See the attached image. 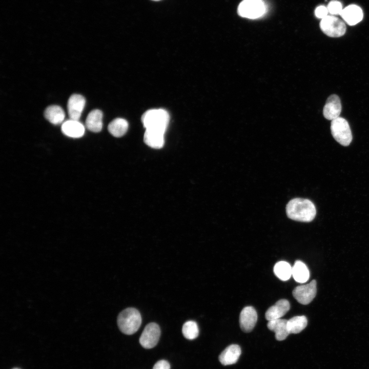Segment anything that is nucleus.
<instances>
[{"instance_id": "obj_19", "label": "nucleus", "mask_w": 369, "mask_h": 369, "mask_svg": "<svg viewBox=\"0 0 369 369\" xmlns=\"http://www.w3.org/2000/svg\"><path fill=\"white\" fill-rule=\"evenodd\" d=\"M44 116L49 122L56 125L63 122L65 117V113L60 106L51 105L46 109Z\"/></svg>"}, {"instance_id": "obj_27", "label": "nucleus", "mask_w": 369, "mask_h": 369, "mask_svg": "<svg viewBox=\"0 0 369 369\" xmlns=\"http://www.w3.org/2000/svg\"><path fill=\"white\" fill-rule=\"evenodd\" d=\"M153 369H170V365L167 361L161 360L154 364Z\"/></svg>"}, {"instance_id": "obj_9", "label": "nucleus", "mask_w": 369, "mask_h": 369, "mask_svg": "<svg viewBox=\"0 0 369 369\" xmlns=\"http://www.w3.org/2000/svg\"><path fill=\"white\" fill-rule=\"evenodd\" d=\"M86 104L85 97L77 94H72L67 104L68 113L70 119L78 120Z\"/></svg>"}, {"instance_id": "obj_1", "label": "nucleus", "mask_w": 369, "mask_h": 369, "mask_svg": "<svg viewBox=\"0 0 369 369\" xmlns=\"http://www.w3.org/2000/svg\"><path fill=\"white\" fill-rule=\"evenodd\" d=\"M286 212L288 217L292 220L310 222L315 218L316 210L314 204L311 200L296 198L288 202Z\"/></svg>"}, {"instance_id": "obj_24", "label": "nucleus", "mask_w": 369, "mask_h": 369, "mask_svg": "<svg viewBox=\"0 0 369 369\" xmlns=\"http://www.w3.org/2000/svg\"><path fill=\"white\" fill-rule=\"evenodd\" d=\"M183 336L189 340H193L197 337L199 329L197 323L192 320L186 322L182 328Z\"/></svg>"}, {"instance_id": "obj_2", "label": "nucleus", "mask_w": 369, "mask_h": 369, "mask_svg": "<svg viewBox=\"0 0 369 369\" xmlns=\"http://www.w3.org/2000/svg\"><path fill=\"white\" fill-rule=\"evenodd\" d=\"M170 120L168 112L163 109L147 110L141 116V121L146 129L158 130L165 133Z\"/></svg>"}, {"instance_id": "obj_16", "label": "nucleus", "mask_w": 369, "mask_h": 369, "mask_svg": "<svg viewBox=\"0 0 369 369\" xmlns=\"http://www.w3.org/2000/svg\"><path fill=\"white\" fill-rule=\"evenodd\" d=\"M165 133L155 130L146 129L144 140L148 146L154 149H160L164 145Z\"/></svg>"}, {"instance_id": "obj_5", "label": "nucleus", "mask_w": 369, "mask_h": 369, "mask_svg": "<svg viewBox=\"0 0 369 369\" xmlns=\"http://www.w3.org/2000/svg\"><path fill=\"white\" fill-rule=\"evenodd\" d=\"M266 11V6L262 0H243L237 9L239 16L249 19L261 17Z\"/></svg>"}, {"instance_id": "obj_7", "label": "nucleus", "mask_w": 369, "mask_h": 369, "mask_svg": "<svg viewBox=\"0 0 369 369\" xmlns=\"http://www.w3.org/2000/svg\"><path fill=\"white\" fill-rule=\"evenodd\" d=\"M160 335L159 325L154 322L148 324L139 338V343L145 348H152L158 343Z\"/></svg>"}, {"instance_id": "obj_21", "label": "nucleus", "mask_w": 369, "mask_h": 369, "mask_svg": "<svg viewBox=\"0 0 369 369\" xmlns=\"http://www.w3.org/2000/svg\"><path fill=\"white\" fill-rule=\"evenodd\" d=\"M128 126V122L126 119L117 118L109 124L108 131L113 136L120 137L126 133Z\"/></svg>"}, {"instance_id": "obj_10", "label": "nucleus", "mask_w": 369, "mask_h": 369, "mask_svg": "<svg viewBox=\"0 0 369 369\" xmlns=\"http://www.w3.org/2000/svg\"><path fill=\"white\" fill-rule=\"evenodd\" d=\"M257 320V312L253 307L246 306L241 311L239 315L240 326L244 332H251L255 326Z\"/></svg>"}, {"instance_id": "obj_11", "label": "nucleus", "mask_w": 369, "mask_h": 369, "mask_svg": "<svg viewBox=\"0 0 369 369\" xmlns=\"http://www.w3.org/2000/svg\"><path fill=\"white\" fill-rule=\"evenodd\" d=\"M341 111V104L339 97L335 94L330 95L324 106V117L329 120H333L338 117Z\"/></svg>"}, {"instance_id": "obj_15", "label": "nucleus", "mask_w": 369, "mask_h": 369, "mask_svg": "<svg viewBox=\"0 0 369 369\" xmlns=\"http://www.w3.org/2000/svg\"><path fill=\"white\" fill-rule=\"evenodd\" d=\"M241 354V349L237 344H232L226 347L220 354L219 360L224 365L235 363Z\"/></svg>"}, {"instance_id": "obj_14", "label": "nucleus", "mask_w": 369, "mask_h": 369, "mask_svg": "<svg viewBox=\"0 0 369 369\" xmlns=\"http://www.w3.org/2000/svg\"><path fill=\"white\" fill-rule=\"evenodd\" d=\"M290 305L288 300L280 299L268 309L265 314V317L268 321L280 319L290 310Z\"/></svg>"}, {"instance_id": "obj_25", "label": "nucleus", "mask_w": 369, "mask_h": 369, "mask_svg": "<svg viewBox=\"0 0 369 369\" xmlns=\"http://www.w3.org/2000/svg\"><path fill=\"white\" fill-rule=\"evenodd\" d=\"M327 8L329 13L332 15H340L343 10L341 3L336 0L331 1L329 3Z\"/></svg>"}, {"instance_id": "obj_4", "label": "nucleus", "mask_w": 369, "mask_h": 369, "mask_svg": "<svg viewBox=\"0 0 369 369\" xmlns=\"http://www.w3.org/2000/svg\"><path fill=\"white\" fill-rule=\"evenodd\" d=\"M331 130L334 138L343 146H348L352 140V134L347 120L338 117L331 121Z\"/></svg>"}, {"instance_id": "obj_17", "label": "nucleus", "mask_w": 369, "mask_h": 369, "mask_svg": "<svg viewBox=\"0 0 369 369\" xmlns=\"http://www.w3.org/2000/svg\"><path fill=\"white\" fill-rule=\"evenodd\" d=\"M287 321L286 319L280 318L269 321L268 327L271 331L274 332L275 338L277 340H283L290 334L287 327Z\"/></svg>"}, {"instance_id": "obj_6", "label": "nucleus", "mask_w": 369, "mask_h": 369, "mask_svg": "<svg viewBox=\"0 0 369 369\" xmlns=\"http://www.w3.org/2000/svg\"><path fill=\"white\" fill-rule=\"evenodd\" d=\"M322 31L326 35L332 37H338L343 35L346 31L344 22L333 15H327L322 19L320 23Z\"/></svg>"}, {"instance_id": "obj_8", "label": "nucleus", "mask_w": 369, "mask_h": 369, "mask_svg": "<svg viewBox=\"0 0 369 369\" xmlns=\"http://www.w3.org/2000/svg\"><path fill=\"white\" fill-rule=\"evenodd\" d=\"M316 291V281L313 280L308 284L296 287L292 294L298 302L306 305L310 303L315 298Z\"/></svg>"}, {"instance_id": "obj_13", "label": "nucleus", "mask_w": 369, "mask_h": 369, "mask_svg": "<svg viewBox=\"0 0 369 369\" xmlns=\"http://www.w3.org/2000/svg\"><path fill=\"white\" fill-rule=\"evenodd\" d=\"M62 132L72 138H79L85 133V127L77 120L70 119L64 122L61 125Z\"/></svg>"}, {"instance_id": "obj_22", "label": "nucleus", "mask_w": 369, "mask_h": 369, "mask_svg": "<svg viewBox=\"0 0 369 369\" xmlns=\"http://www.w3.org/2000/svg\"><path fill=\"white\" fill-rule=\"evenodd\" d=\"M308 320L304 316H295L287 321V327L290 334H297L306 326Z\"/></svg>"}, {"instance_id": "obj_18", "label": "nucleus", "mask_w": 369, "mask_h": 369, "mask_svg": "<svg viewBox=\"0 0 369 369\" xmlns=\"http://www.w3.org/2000/svg\"><path fill=\"white\" fill-rule=\"evenodd\" d=\"M102 113L98 109L92 110L86 120L87 128L93 132H100L102 128Z\"/></svg>"}, {"instance_id": "obj_20", "label": "nucleus", "mask_w": 369, "mask_h": 369, "mask_svg": "<svg viewBox=\"0 0 369 369\" xmlns=\"http://www.w3.org/2000/svg\"><path fill=\"white\" fill-rule=\"evenodd\" d=\"M292 276L299 283H304L309 280L310 272L304 263L300 260L295 262L292 266Z\"/></svg>"}, {"instance_id": "obj_3", "label": "nucleus", "mask_w": 369, "mask_h": 369, "mask_svg": "<svg viewBox=\"0 0 369 369\" xmlns=\"http://www.w3.org/2000/svg\"><path fill=\"white\" fill-rule=\"evenodd\" d=\"M117 322L122 333L132 335L137 331L141 324V315L135 308H127L119 314Z\"/></svg>"}, {"instance_id": "obj_12", "label": "nucleus", "mask_w": 369, "mask_h": 369, "mask_svg": "<svg viewBox=\"0 0 369 369\" xmlns=\"http://www.w3.org/2000/svg\"><path fill=\"white\" fill-rule=\"evenodd\" d=\"M340 15L348 25L354 26L362 20L363 14L360 7L350 5L343 9Z\"/></svg>"}, {"instance_id": "obj_28", "label": "nucleus", "mask_w": 369, "mask_h": 369, "mask_svg": "<svg viewBox=\"0 0 369 369\" xmlns=\"http://www.w3.org/2000/svg\"><path fill=\"white\" fill-rule=\"evenodd\" d=\"M152 1H160V0H152Z\"/></svg>"}, {"instance_id": "obj_26", "label": "nucleus", "mask_w": 369, "mask_h": 369, "mask_svg": "<svg viewBox=\"0 0 369 369\" xmlns=\"http://www.w3.org/2000/svg\"><path fill=\"white\" fill-rule=\"evenodd\" d=\"M328 13L327 7L322 5L317 7L315 10V16L321 19L327 16Z\"/></svg>"}, {"instance_id": "obj_23", "label": "nucleus", "mask_w": 369, "mask_h": 369, "mask_svg": "<svg viewBox=\"0 0 369 369\" xmlns=\"http://www.w3.org/2000/svg\"><path fill=\"white\" fill-rule=\"evenodd\" d=\"M273 270L275 275L282 281L289 280L292 276V267L284 261L277 262L275 264Z\"/></svg>"}]
</instances>
